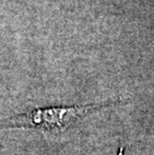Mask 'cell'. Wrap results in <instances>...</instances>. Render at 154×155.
<instances>
[{"mask_svg":"<svg viewBox=\"0 0 154 155\" xmlns=\"http://www.w3.org/2000/svg\"><path fill=\"white\" fill-rule=\"evenodd\" d=\"M122 103L123 101L118 99L102 103L34 109L1 121L0 128H34L46 131H63L73 122L86 116L90 112Z\"/></svg>","mask_w":154,"mask_h":155,"instance_id":"obj_1","label":"cell"}]
</instances>
